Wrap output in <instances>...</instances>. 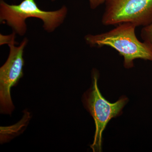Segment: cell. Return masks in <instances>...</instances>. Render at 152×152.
Listing matches in <instances>:
<instances>
[{"label": "cell", "instance_id": "cell-2", "mask_svg": "<svg viewBox=\"0 0 152 152\" xmlns=\"http://www.w3.org/2000/svg\"><path fill=\"white\" fill-rule=\"evenodd\" d=\"M67 13L65 6L56 11L42 10L34 0H23L18 5H10L4 0L0 1L1 22H4L20 36L24 35L26 31V20L28 18L41 19L45 29L51 32L62 23Z\"/></svg>", "mask_w": 152, "mask_h": 152}, {"label": "cell", "instance_id": "cell-5", "mask_svg": "<svg viewBox=\"0 0 152 152\" xmlns=\"http://www.w3.org/2000/svg\"><path fill=\"white\" fill-rule=\"evenodd\" d=\"M28 43L26 38L18 47L15 46V40L9 44L8 58L0 69V105L1 113L11 114L15 109L11 96L12 87L16 85L23 76L24 49Z\"/></svg>", "mask_w": 152, "mask_h": 152}, {"label": "cell", "instance_id": "cell-8", "mask_svg": "<svg viewBox=\"0 0 152 152\" xmlns=\"http://www.w3.org/2000/svg\"><path fill=\"white\" fill-rule=\"evenodd\" d=\"M55 1L56 0H52ZM106 0H89L90 7L93 10L97 8L99 6L105 3Z\"/></svg>", "mask_w": 152, "mask_h": 152}, {"label": "cell", "instance_id": "cell-1", "mask_svg": "<svg viewBox=\"0 0 152 152\" xmlns=\"http://www.w3.org/2000/svg\"><path fill=\"white\" fill-rule=\"evenodd\" d=\"M136 27L132 23H122L105 32L87 35L85 39L91 47L107 46L115 49L124 58V67L129 69L138 59L152 61V48L139 40L136 35Z\"/></svg>", "mask_w": 152, "mask_h": 152}, {"label": "cell", "instance_id": "cell-3", "mask_svg": "<svg viewBox=\"0 0 152 152\" xmlns=\"http://www.w3.org/2000/svg\"><path fill=\"white\" fill-rule=\"evenodd\" d=\"M99 75L96 71L93 72L92 84L83 96V103L94 121L96 130L94 142L90 147L94 152L102 150V134L109 122L122 113L123 109L129 99L123 96L114 103H110L101 94L98 85Z\"/></svg>", "mask_w": 152, "mask_h": 152}, {"label": "cell", "instance_id": "cell-6", "mask_svg": "<svg viewBox=\"0 0 152 152\" xmlns=\"http://www.w3.org/2000/svg\"><path fill=\"white\" fill-rule=\"evenodd\" d=\"M140 35L143 41L152 48V22L149 25L143 27Z\"/></svg>", "mask_w": 152, "mask_h": 152}, {"label": "cell", "instance_id": "cell-4", "mask_svg": "<svg viewBox=\"0 0 152 152\" xmlns=\"http://www.w3.org/2000/svg\"><path fill=\"white\" fill-rule=\"evenodd\" d=\"M105 4L104 26L130 23L143 27L152 22V0H106Z\"/></svg>", "mask_w": 152, "mask_h": 152}, {"label": "cell", "instance_id": "cell-7", "mask_svg": "<svg viewBox=\"0 0 152 152\" xmlns=\"http://www.w3.org/2000/svg\"><path fill=\"white\" fill-rule=\"evenodd\" d=\"M15 32L9 36H4L1 35V45H3L4 44H9L11 43L12 41L15 40Z\"/></svg>", "mask_w": 152, "mask_h": 152}]
</instances>
